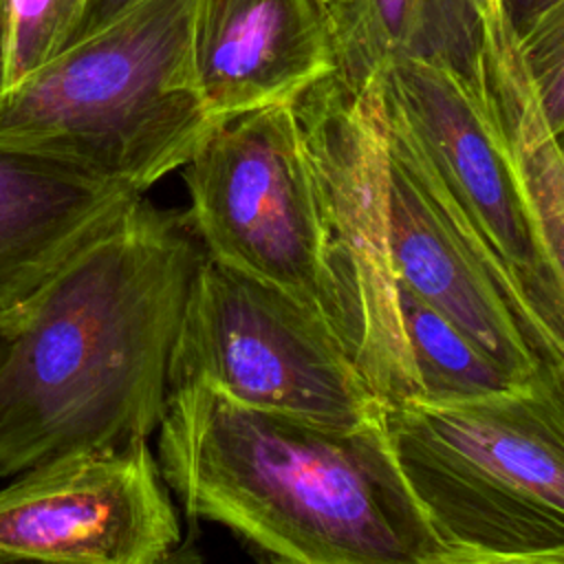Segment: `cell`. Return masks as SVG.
Here are the masks:
<instances>
[{"label": "cell", "instance_id": "ffe728a7", "mask_svg": "<svg viewBox=\"0 0 564 564\" xmlns=\"http://www.w3.org/2000/svg\"><path fill=\"white\" fill-rule=\"evenodd\" d=\"M445 564H564V553H542V555L454 553Z\"/></svg>", "mask_w": 564, "mask_h": 564}, {"label": "cell", "instance_id": "4fadbf2b", "mask_svg": "<svg viewBox=\"0 0 564 564\" xmlns=\"http://www.w3.org/2000/svg\"><path fill=\"white\" fill-rule=\"evenodd\" d=\"M476 104L505 152L551 260L564 269V156L520 46L491 0L476 62Z\"/></svg>", "mask_w": 564, "mask_h": 564}, {"label": "cell", "instance_id": "8fae6325", "mask_svg": "<svg viewBox=\"0 0 564 564\" xmlns=\"http://www.w3.org/2000/svg\"><path fill=\"white\" fill-rule=\"evenodd\" d=\"M192 66L209 117L293 104L335 75V35L322 0H194Z\"/></svg>", "mask_w": 564, "mask_h": 564}, {"label": "cell", "instance_id": "44dd1931", "mask_svg": "<svg viewBox=\"0 0 564 564\" xmlns=\"http://www.w3.org/2000/svg\"><path fill=\"white\" fill-rule=\"evenodd\" d=\"M18 322H20V306L11 311H0V359L9 348V341L18 328Z\"/></svg>", "mask_w": 564, "mask_h": 564}, {"label": "cell", "instance_id": "8992f818", "mask_svg": "<svg viewBox=\"0 0 564 564\" xmlns=\"http://www.w3.org/2000/svg\"><path fill=\"white\" fill-rule=\"evenodd\" d=\"M317 192L339 337L381 405L416 399L388 242L386 141L370 84L337 75L295 101Z\"/></svg>", "mask_w": 564, "mask_h": 564}, {"label": "cell", "instance_id": "7c38bea8", "mask_svg": "<svg viewBox=\"0 0 564 564\" xmlns=\"http://www.w3.org/2000/svg\"><path fill=\"white\" fill-rule=\"evenodd\" d=\"M137 196L68 156L0 139V311L22 306Z\"/></svg>", "mask_w": 564, "mask_h": 564}, {"label": "cell", "instance_id": "2e32d148", "mask_svg": "<svg viewBox=\"0 0 564 564\" xmlns=\"http://www.w3.org/2000/svg\"><path fill=\"white\" fill-rule=\"evenodd\" d=\"M86 0H4L2 90L53 59L77 24Z\"/></svg>", "mask_w": 564, "mask_h": 564}, {"label": "cell", "instance_id": "cb8c5ba5", "mask_svg": "<svg viewBox=\"0 0 564 564\" xmlns=\"http://www.w3.org/2000/svg\"><path fill=\"white\" fill-rule=\"evenodd\" d=\"M326 7H333V4H339V2H344V0H322Z\"/></svg>", "mask_w": 564, "mask_h": 564}, {"label": "cell", "instance_id": "9c48e42d", "mask_svg": "<svg viewBox=\"0 0 564 564\" xmlns=\"http://www.w3.org/2000/svg\"><path fill=\"white\" fill-rule=\"evenodd\" d=\"M377 106L386 141L388 242L397 282L452 322L516 381L564 368V350L538 326L401 126L379 99Z\"/></svg>", "mask_w": 564, "mask_h": 564}, {"label": "cell", "instance_id": "603a6c76", "mask_svg": "<svg viewBox=\"0 0 564 564\" xmlns=\"http://www.w3.org/2000/svg\"><path fill=\"white\" fill-rule=\"evenodd\" d=\"M0 564H46V562H35V560H20V557H4V555H0Z\"/></svg>", "mask_w": 564, "mask_h": 564}, {"label": "cell", "instance_id": "d6986e66", "mask_svg": "<svg viewBox=\"0 0 564 564\" xmlns=\"http://www.w3.org/2000/svg\"><path fill=\"white\" fill-rule=\"evenodd\" d=\"M139 2L141 0H86L84 11H82L77 24L73 26L64 48H68V46H73V44L95 35L97 31H101L106 24H110L115 18H119L123 11H128L130 7L139 4Z\"/></svg>", "mask_w": 564, "mask_h": 564}, {"label": "cell", "instance_id": "30bf717a", "mask_svg": "<svg viewBox=\"0 0 564 564\" xmlns=\"http://www.w3.org/2000/svg\"><path fill=\"white\" fill-rule=\"evenodd\" d=\"M176 509L148 441L37 465L0 489V555L46 564H163Z\"/></svg>", "mask_w": 564, "mask_h": 564}, {"label": "cell", "instance_id": "ba28073f", "mask_svg": "<svg viewBox=\"0 0 564 564\" xmlns=\"http://www.w3.org/2000/svg\"><path fill=\"white\" fill-rule=\"evenodd\" d=\"M368 84L538 326L564 350V269L551 260L476 97L445 68L405 57L379 66Z\"/></svg>", "mask_w": 564, "mask_h": 564}, {"label": "cell", "instance_id": "3957f363", "mask_svg": "<svg viewBox=\"0 0 564 564\" xmlns=\"http://www.w3.org/2000/svg\"><path fill=\"white\" fill-rule=\"evenodd\" d=\"M194 0H141L0 93V139L143 194L220 128L192 66Z\"/></svg>", "mask_w": 564, "mask_h": 564}, {"label": "cell", "instance_id": "e0dca14e", "mask_svg": "<svg viewBox=\"0 0 564 564\" xmlns=\"http://www.w3.org/2000/svg\"><path fill=\"white\" fill-rule=\"evenodd\" d=\"M527 73L555 137L564 128V18L535 29L518 42Z\"/></svg>", "mask_w": 564, "mask_h": 564}, {"label": "cell", "instance_id": "7a4b0ae2", "mask_svg": "<svg viewBox=\"0 0 564 564\" xmlns=\"http://www.w3.org/2000/svg\"><path fill=\"white\" fill-rule=\"evenodd\" d=\"M159 471L189 518L223 524L269 564H445L381 421L335 427L258 410L205 383L170 392Z\"/></svg>", "mask_w": 564, "mask_h": 564}, {"label": "cell", "instance_id": "52a82bcc", "mask_svg": "<svg viewBox=\"0 0 564 564\" xmlns=\"http://www.w3.org/2000/svg\"><path fill=\"white\" fill-rule=\"evenodd\" d=\"M183 181L189 194L185 218L207 258L284 289L339 337L324 225L295 106L223 123L183 165Z\"/></svg>", "mask_w": 564, "mask_h": 564}, {"label": "cell", "instance_id": "277c9868", "mask_svg": "<svg viewBox=\"0 0 564 564\" xmlns=\"http://www.w3.org/2000/svg\"><path fill=\"white\" fill-rule=\"evenodd\" d=\"M403 482L454 553H564V368L491 397L381 405Z\"/></svg>", "mask_w": 564, "mask_h": 564}, {"label": "cell", "instance_id": "9a60e30c", "mask_svg": "<svg viewBox=\"0 0 564 564\" xmlns=\"http://www.w3.org/2000/svg\"><path fill=\"white\" fill-rule=\"evenodd\" d=\"M397 306L416 401L458 403L524 383L516 381L465 333L399 282Z\"/></svg>", "mask_w": 564, "mask_h": 564}, {"label": "cell", "instance_id": "ac0fdd59", "mask_svg": "<svg viewBox=\"0 0 564 564\" xmlns=\"http://www.w3.org/2000/svg\"><path fill=\"white\" fill-rule=\"evenodd\" d=\"M516 42L564 18V0H498Z\"/></svg>", "mask_w": 564, "mask_h": 564}, {"label": "cell", "instance_id": "5bb4252c", "mask_svg": "<svg viewBox=\"0 0 564 564\" xmlns=\"http://www.w3.org/2000/svg\"><path fill=\"white\" fill-rule=\"evenodd\" d=\"M491 0H344L328 7L337 70L361 90L390 59L445 68L474 95L482 18Z\"/></svg>", "mask_w": 564, "mask_h": 564}, {"label": "cell", "instance_id": "6da1fadb", "mask_svg": "<svg viewBox=\"0 0 564 564\" xmlns=\"http://www.w3.org/2000/svg\"><path fill=\"white\" fill-rule=\"evenodd\" d=\"M205 249L143 194L22 306L0 359V478L150 441Z\"/></svg>", "mask_w": 564, "mask_h": 564}, {"label": "cell", "instance_id": "7402d4cb", "mask_svg": "<svg viewBox=\"0 0 564 564\" xmlns=\"http://www.w3.org/2000/svg\"><path fill=\"white\" fill-rule=\"evenodd\" d=\"M2 75H4V0H0V93H2Z\"/></svg>", "mask_w": 564, "mask_h": 564}, {"label": "cell", "instance_id": "5b68a950", "mask_svg": "<svg viewBox=\"0 0 564 564\" xmlns=\"http://www.w3.org/2000/svg\"><path fill=\"white\" fill-rule=\"evenodd\" d=\"M170 383H205L236 403L335 427L381 421V403L324 317L207 253L187 293Z\"/></svg>", "mask_w": 564, "mask_h": 564}]
</instances>
